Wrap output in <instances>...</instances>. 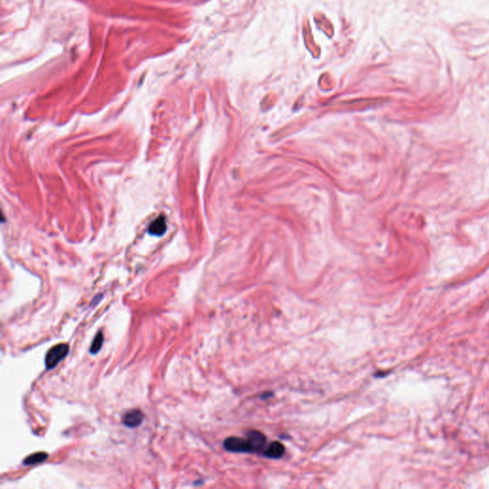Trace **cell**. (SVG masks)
<instances>
[{
	"instance_id": "8",
	"label": "cell",
	"mask_w": 489,
	"mask_h": 489,
	"mask_svg": "<svg viewBox=\"0 0 489 489\" xmlns=\"http://www.w3.org/2000/svg\"><path fill=\"white\" fill-rule=\"evenodd\" d=\"M103 341H104L103 334H102L101 331H99V332L97 333L96 337L94 338L93 341H92V344H91V347L89 349L90 354H92V355L98 354L99 350L102 347Z\"/></svg>"
},
{
	"instance_id": "2",
	"label": "cell",
	"mask_w": 489,
	"mask_h": 489,
	"mask_svg": "<svg viewBox=\"0 0 489 489\" xmlns=\"http://www.w3.org/2000/svg\"><path fill=\"white\" fill-rule=\"evenodd\" d=\"M224 447L227 451L232 453H250L248 439H241L237 437H231L225 440Z\"/></svg>"
},
{
	"instance_id": "5",
	"label": "cell",
	"mask_w": 489,
	"mask_h": 489,
	"mask_svg": "<svg viewBox=\"0 0 489 489\" xmlns=\"http://www.w3.org/2000/svg\"><path fill=\"white\" fill-rule=\"evenodd\" d=\"M285 454V446L279 442H274L264 450L263 455L268 459H280Z\"/></svg>"
},
{
	"instance_id": "6",
	"label": "cell",
	"mask_w": 489,
	"mask_h": 489,
	"mask_svg": "<svg viewBox=\"0 0 489 489\" xmlns=\"http://www.w3.org/2000/svg\"><path fill=\"white\" fill-rule=\"evenodd\" d=\"M167 231V221L164 216L159 217L154 222L151 223L148 232L154 236H160Z\"/></svg>"
},
{
	"instance_id": "4",
	"label": "cell",
	"mask_w": 489,
	"mask_h": 489,
	"mask_svg": "<svg viewBox=\"0 0 489 489\" xmlns=\"http://www.w3.org/2000/svg\"><path fill=\"white\" fill-rule=\"evenodd\" d=\"M122 419L125 426L136 428L142 424L143 421V413L139 409L130 410L125 413Z\"/></svg>"
},
{
	"instance_id": "1",
	"label": "cell",
	"mask_w": 489,
	"mask_h": 489,
	"mask_svg": "<svg viewBox=\"0 0 489 489\" xmlns=\"http://www.w3.org/2000/svg\"><path fill=\"white\" fill-rule=\"evenodd\" d=\"M69 354V345L60 343L51 348L45 356V366L48 370H52Z\"/></svg>"
},
{
	"instance_id": "7",
	"label": "cell",
	"mask_w": 489,
	"mask_h": 489,
	"mask_svg": "<svg viewBox=\"0 0 489 489\" xmlns=\"http://www.w3.org/2000/svg\"><path fill=\"white\" fill-rule=\"evenodd\" d=\"M48 458V454L45 452H36L28 456L24 460V465H35L37 463H41L45 462Z\"/></svg>"
},
{
	"instance_id": "3",
	"label": "cell",
	"mask_w": 489,
	"mask_h": 489,
	"mask_svg": "<svg viewBox=\"0 0 489 489\" xmlns=\"http://www.w3.org/2000/svg\"><path fill=\"white\" fill-rule=\"evenodd\" d=\"M247 439L249 441L250 453H260L261 451L264 452L267 445V438L264 434L257 430H249L247 434Z\"/></svg>"
}]
</instances>
